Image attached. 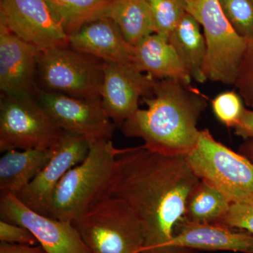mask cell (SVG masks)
Returning <instances> with one entry per match:
<instances>
[{
	"instance_id": "32",
	"label": "cell",
	"mask_w": 253,
	"mask_h": 253,
	"mask_svg": "<svg viewBox=\"0 0 253 253\" xmlns=\"http://www.w3.org/2000/svg\"><path fill=\"white\" fill-rule=\"evenodd\" d=\"M252 108H253V107H252Z\"/></svg>"
},
{
	"instance_id": "24",
	"label": "cell",
	"mask_w": 253,
	"mask_h": 253,
	"mask_svg": "<svg viewBox=\"0 0 253 253\" xmlns=\"http://www.w3.org/2000/svg\"><path fill=\"white\" fill-rule=\"evenodd\" d=\"M221 9L236 33L253 39V0H219Z\"/></svg>"
},
{
	"instance_id": "6",
	"label": "cell",
	"mask_w": 253,
	"mask_h": 253,
	"mask_svg": "<svg viewBox=\"0 0 253 253\" xmlns=\"http://www.w3.org/2000/svg\"><path fill=\"white\" fill-rule=\"evenodd\" d=\"M186 158L200 179L220 190L232 204L253 201V163L216 140L208 129L201 130Z\"/></svg>"
},
{
	"instance_id": "18",
	"label": "cell",
	"mask_w": 253,
	"mask_h": 253,
	"mask_svg": "<svg viewBox=\"0 0 253 253\" xmlns=\"http://www.w3.org/2000/svg\"><path fill=\"white\" fill-rule=\"evenodd\" d=\"M54 146L4 152L0 158L1 194L17 195L24 189L49 161Z\"/></svg>"
},
{
	"instance_id": "21",
	"label": "cell",
	"mask_w": 253,
	"mask_h": 253,
	"mask_svg": "<svg viewBox=\"0 0 253 253\" xmlns=\"http://www.w3.org/2000/svg\"><path fill=\"white\" fill-rule=\"evenodd\" d=\"M68 36L87 23L107 17L112 0H46Z\"/></svg>"
},
{
	"instance_id": "30",
	"label": "cell",
	"mask_w": 253,
	"mask_h": 253,
	"mask_svg": "<svg viewBox=\"0 0 253 253\" xmlns=\"http://www.w3.org/2000/svg\"><path fill=\"white\" fill-rule=\"evenodd\" d=\"M0 253H46L41 246L11 244L1 242Z\"/></svg>"
},
{
	"instance_id": "14",
	"label": "cell",
	"mask_w": 253,
	"mask_h": 253,
	"mask_svg": "<svg viewBox=\"0 0 253 253\" xmlns=\"http://www.w3.org/2000/svg\"><path fill=\"white\" fill-rule=\"evenodd\" d=\"M40 50L0 26V89L8 96H36Z\"/></svg>"
},
{
	"instance_id": "19",
	"label": "cell",
	"mask_w": 253,
	"mask_h": 253,
	"mask_svg": "<svg viewBox=\"0 0 253 253\" xmlns=\"http://www.w3.org/2000/svg\"><path fill=\"white\" fill-rule=\"evenodd\" d=\"M201 28L199 23L186 11L168 41L192 79L204 83L207 81L204 74L206 44Z\"/></svg>"
},
{
	"instance_id": "3",
	"label": "cell",
	"mask_w": 253,
	"mask_h": 253,
	"mask_svg": "<svg viewBox=\"0 0 253 253\" xmlns=\"http://www.w3.org/2000/svg\"><path fill=\"white\" fill-rule=\"evenodd\" d=\"M85 158L71 168L55 189L50 217L74 222L100 199L121 149L111 139L89 141Z\"/></svg>"
},
{
	"instance_id": "11",
	"label": "cell",
	"mask_w": 253,
	"mask_h": 253,
	"mask_svg": "<svg viewBox=\"0 0 253 253\" xmlns=\"http://www.w3.org/2000/svg\"><path fill=\"white\" fill-rule=\"evenodd\" d=\"M0 217L31 231L46 253H91L73 222L36 212L16 195L1 194Z\"/></svg>"
},
{
	"instance_id": "27",
	"label": "cell",
	"mask_w": 253,
	"mask_h": 253,
	"mask_svg": "<svg viewBox=\"0 0 253 253\" xmlns=\"http://www.w3.org/2000/svg\"><path fill=\"white\" fill-rule=\"evenodd\" d=\"M217 223L253 234V200L231 204L225 216Z\"/></svg>"
},
{
	"instance_id": "4",
	"label": "cell",
	"mask_w": 253,
	"mask_h": 253,
	"mask_svg": "<svg viewBox=\"0 0 253 253\" xmlns=\"http://www.w3.org/2000/svg\"><path fill=\"white\" fill-rule=\"evenodd\" d=\"M91 253H142L143 228L122 200L102 197L73 222Z\"/></svg>"
},
{
	"instance_id": "5",
	"label": "cell",
	"mask_w": 253,
	"mask_h": 253,
	"mask_svg": "<svg viewBox=\"0 0 253 253\" xmlns=\"http://www.w3.org/2000/svg\"><path fill=\"white\" fill-rule=\"evenodd\" d=\"M186 9L204 30L206 56L204 74L207 81L235 84L247 40L236 33L219 0H185Z\"/></svg>"
},
{
	"instance_id": "17",
	"label": "cell",
	"mask_w": 253,
	"mask_h": 253,
	"mask_svg": "<svg viewBox=\"0 0 253 253\" xmlns=\"http://www.w3.org/2000/svg\"><path fill=\"white\" fill-rule=\"evenodd\" d=\"M132 66L156 79L176 80L187 84L192 80L169 41L156 33L134 46Z\"/></svg>"
},
{
	"instance_id": "2",
	"label": "cell",
	"mask_w": 253,
	"mask_h": 253,
	"mask_svg": "<svg viewBox=\"0 0 253 253\" xmlns=\"http://www.w3.org/2000/svg\"><path fill=\"white\" fill-rule=\"evenodd\" d=\"M146 104L121 125L127 137L140 138L149 149L168 153H189L200 132L198 121L207 106V97L179 81L157 79L154 94L141 99Z\"/></svg>"
},
{
	"instance_id": "20",
	"label": "cell",
	"mask_w": 253,
	"mask_h": 253,
	"mask_svg": "<svg viewBox=\"0 0 253 253\" xmlns=\"http://www.w3.org/2000/svg\"><path fill=\"white\" fill-rule=\"evenodd\" d=\"M107 18L116 23L125 39L133 46L155 33L154 20L146 0H112Z\"/></svg>"
},
{
	"instance_id": "1",
	"label": "cell",
	"mask_w": 253,
	"mask_h": 253,
	"mask_svg": "<svg viewBox=\"0 0 253 253\" xmlns=\"http://www.w3.org/2000/svg\"><path fill=\"white\" fill-rule=\"evenodd\" d=\"M201 181L186 154L143 145L121 149L100 198H117L132 210L143 228L142 253H194L174 247L172 240Z\"/></svg>"
},
{
	"instance_id": "29",
	"label": "cell",
	"mask_w": 253,
	"mask_h": 253,
	"mask_svg": "<svg viewBox=\"0 0 253 253\" xmlns=\"http://www.w3.org/2000/svg\"><path fill=\"white\" fill-rule=\"evenodd\" d=\"M236 135L243 139H253V110L245 109L237 126L234 127Z\"/></svg>"
},
{
	"instance_id": "12",
	"label": "cell",
	"mask_w": 253,
	"mask_h": 253,
	"mask_svg": "<svg viewBox=\"0 0 253 253\" xmlns=\"http://www.w3.org/2000/svg\"><path fill=\"white\" fill-rule=\"evenodd\" d=\"M89 141L83 136L63 131L54 144L49 161L38 175L16 196L36 212L50 217V208L56 186L63 176L85 158Z\"/></svg>"
},
{
	"instance_id": "7",
	"label": "cell",
	"mask_w": 253,
	"mask_h": 253,
	"mask_svg": "<svg viewBox=\"0 0 253 253\" xmlns=\"http://www.w3.org/2000/svg\"><path fill=\"white\" fill-rule=\"evenodd\" d=\"M101 60L69 46L40 51L37 76L44 90L86 99H101Z\"/></svg>"
},
{
	"instance_id": "16",
	"label": "cell",
	"mask_w": 253,
	"mask_h": 253,
	"mask_svg": "<svg viewBox=\"0 0 253 253\" xmlns=\"http://www.w3.org/2000/svg\"><path fill=\"white\" fill-rule=\"evenodd\" d=\"M68 46L103 62L132 65L134 46L126 41L109 18H100L83 26L69 36Z\"/></svg>"
},
{
	"instance_id": "22",
	"label": "cell",
	"mask_w": 253,
	"mask_h": 253,
	"mask_svg": "<svg viewBox=\"0 0 253 253\" xmlns=\"http://www.w3.org/2000/svg\"><path fill=\"white\" fill-rule=\"evenodd\" d=\"M231 204L220 190L201 180L189 200L186 219L196 222L217 223L225 216Z\"/></svg>"
},
{
	"instance_id": "8",
	"label": "cell",
	"mask_w": 253,
	"mask_h": 253,
	"mask_svg": "<svg viewBox=\"0 0 253 253\" xmlns=\"http://www.w3.org/2000/svg\"><path fill=\"white\" fill-rule=\"evenodd\" d=\"M63 131L36 96L1 95L0 151L46 149L54 146Z\"/></svg>"
},
{
	"instance_id": "10",
	"label": "cell",
	"mask_w": 253,
	"mask_h": 253,
	"mask_svg": "<svg viewBox=\"0 0 253 253\" xmlns=\"http://www.w3.org/2000/svg\"><path fill=\"white\" fill-rule=\"evenodd\" d=\"M36 97L63 131L83 136L88 141L112 137L116 125L101 99H80L39 87Z\"/></svg>"
},
{
	"instance_id": "31",
	"label": "cell",
	"mask_w": 253,
	"mask_h": 253,
	"mask_svg": "<svg viewBox=\"0 0 253 253\" xmlns=\"http://www.w3.org/2000/svg\"><path fill=\"white\" fill-rule=\"evenodd\" d=\"M241 151L242 155L253 163V139H247V141L241 146Z\"/></svg>"
},
{
	"instance_id": "23",
	"label": "cell",
	"mask_w": 253,
	"mask_h": 253,
	"mask_svg": "<svg viewBox=\"0 0 253 253\" xmlns=\"http://www.w3.org/2000/svg\"><path fill=\"white\" fill-rule=\"evenodd\" d=\"M154 20L155 33L169 39L186 13L185 0H146Z\"/></svg>"
},
{
	"instance_id": "15",
	"label": "cell",
	"mask_w": 253,
	"mask_h": 253,
	"mask_svg": "<svg viewBox=\"0 0 253 253\" xmlns=\"http://www.w3.org/2000/svg\"><path fill=\"white\" fill-rule=\"evenodd\" d=\"M176 249L253 253V234L219 223L184 219L172 240Z\"/></svg>"
},
{
	"instance_id": "26",
	"label": "cell",
	"mask_w": 253,
	"mask_h": 253,
	"mask_svg": "<svg viewBox=\"0 0 253 253\" xmlns=\"http://www.w3.org/2000/svg\"><path fill=\"white\" fill-rule=\"evenodd\" d=\"M234 85L243 100L250 107L253 106V39L247 40L246 49L239 65Z\"/></svg>"
},
{
	"instance_id": "9",
	"label": "cell",
	"mask_w": 253,
	"mask_h": 253,
	"mask_svg": "<svg viewBox=\"0 0 253 253\" xmlns=\"http://www.w3.org/2000/svg\"><path fill=\"white\" fill-rule=\"evenodd\" d=\"M0 26L40 51L68 46L69 36L46 0H0Z\"/></svg>"
},
{
	"instance_id": "25",
	"label": "cell",
	"mask_w": 253,
	"mask_h": 253,
	"mask_svg": "<svg viewBox=\"0 0 253 253\" xmlns=\"http://www.w3.org/2000/svg\"><path fill=\"white\" fill-rule=\"evenodd\" d=\"M243 101L241 95L236 91H224L212 100L213 113L224 126L234 128L246 109Z\"/></svg>"
},
{
	"instance_id": "28",
	"label": "cell",
	"mask_w": 253,
	"mask_h": 253,
	"mask_svg": "<svg viewBox=\"0 0 253 253\" xmlns=\"http://www.w3.org/2000/svg\"><path fill=\"white\" fill-rule=\"evenodd\" d=\"M0 241L7 244L28 246L38 244V240L27 229L2 219L0 220Z\"/></svg>"
},
{
	"instance_id": "13",
	"label": "cell",
	"mask_w": 253,
	"mask_h": 253,
	"mask_svg": "<svg viewBox=\"0 0 253 253\" xmlns=\"http://www.w3.org/2000/svg\"><path fill=\"white\" fill-rule=\"evenodd\" d=\"M156 80L132 65L104 62L101 104L115 124L121 126L139 109L140 99L153 96Z\"/></svg>"
}]
</instances>
